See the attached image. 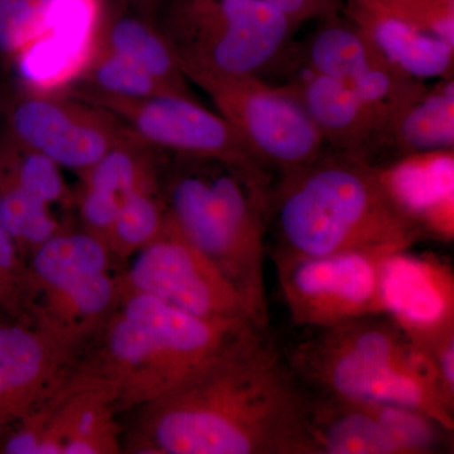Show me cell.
I'll return each mask as SVG.
<instances>
[{
    "label": "cell",
    "mask_w": 454,
    "mask_h": 454,
    "mask_svg": "<svg viewBox=\"0 0 454 454\" xmlns=\"http://www.w3.org/2000/svg\"><path fill=\"white\" fill-rule=\"evenodd\" d=\"M167 212L153 190H138L121 197V207L112 232L125 247H140L154 240L166 225Z\"/></svg>",
    "instance_id": "cell-26"
},
{
    "label": "cell",
    "mask_w": 454,
    "mask_h": 454,
    "mask_svg": "<svg viewBox=\"0 0 454 454\" xmlns=\"http://www.w3.org/2000/svg\"><path fill=\"white\" fill-rule=\"evenodd\" d=\"M62 293L77 312L97 315L109 306L113 297V283L103 271L74 283Z\"/></svg>",
    "instance_id": "cell-30"
},
{
    "label": "cell",
    "mask_w": 454,
    "mask_h": 454,
    "mask_svg": "<svg viewBox=\"0 0 454 454\" xmlns=\"http://www.w3.org/2000/svg\"><path fill=\"white\" fill-rule=\"evenodd\" d=\"M397 157L415 152L454 149V80H438L391 122L387 148Z\"/></svg>",
    "instance_id": "cell-19"
},
{
    "label": "cell",
    "mask_w": 454,
    "mask_h": 454,
    "mask_svg": "<svg viewBox=\"0 0 454 454\" xmlns=\"http://www.w3.org/2000/svg\"><path fill=\"white\" fill-rule=\"evenodd\" d=\"M121 207V197L85 184L80 197V210L86 225L98 234L112 232Z\"/></svg>",
    "instance_id": "cell-29"
},
{
    "label": "cell",
    "mask_w": 454,
    "mask_h": 454,
    "mask_svg": "<svg viewBox=\"0 0 454 454\" xmlns=\"http://www.w3.org/2000/svg\"><path fill=\"white\" fill-rule=\"evenodd\" d=\"M62 453L65 454H92L97 453V450L92 446L88 439L77 438L73 439L70 443L66 444L62 448Z\"/></svg>",
    "instance_id": "cell-36"
},
{
    "label": "cell",
    "mask_w": 454,
    "mask_h": 454,
    "mask_svg": "<svg viewBox=\"0 0 454 454\" xmlns=\"http://www.w3.org/2000/svg\"><path fill=\"white\" fill-rule=\"evenodd\" d=\"M307 330L284 352L306 389L408 406L452 432L454 400L432 360L385 313Z\"/></svg>",
    "instance_id": "cell-3"
},
{
    "label": "cell",
    "mask_w": 454,
    "mask_h": 454,
    "mask_svg": "<svg viewBox=\"0 0 454 454\" xmlns=\"http://www.w3.org/2000/svg\"><path fill=\"white\" fill-rule=\"evenodd\" d=\"M269 227L274 256L402 250L423 238L385 190L375 164L333 149L279 176L271 187Z\"/></svg>",
    "instance_id": "cell-2"
},
{
    "label": "cell",
    "mask_w": 454,
    "mask_h": 454,
    "mask_svg": "<svg viewBox=\"0 0 454 454\" xmlns=\"http://www.w3.org/2000/svg\"><path fill=\"white\" fill-rule=\"evenodd\" d=\"M104 0H0V67L22 89L61 91L91 52Z\"/></svg>",
    "instance_id": "cell-6"
},
{
    "label": "cell",
    "mask_w": 454,
    "mask_h": 454,
    "mask_svg": "<svg viewBox=\"0 0 454 454\" xmlns=\"http://www.w3.org/2000/svg\"><path fill=\"white\" fill-rule=\"evenodd\" d=\"M424 32L454 46V0H406Z\"/></svg>",
    "instance_id": "cell-28"
},
{
    "label": "cell",
    "mask_w": 454,
    "mask_h": 454,
    "mask_svg": "<svg viewBox=\"0 0 454 454\" xmlns=\"http://www.w3.org/2000/svg\"><path fill=\"white\" fill-rule=\"evenodd\" d=\"M167 216L243 295L268 328L264 279L271 176L262 167L176 155Z\"/></svg>",
    "instance_id": "cell-4"
},
{
    "label": "cell",
    "mask_w": 454,
    "mask_h": 454,
    "mask_svg": "<svg viewBox=\"0 0 454 454\" xmlns=\"http://www.w3.org/2000/svg\"><path fill=\"white\" fill-rule=\"evenodd\" d=\"M301 50L307 70L351 83L387 61L372 41L342 14L319 20Z\"/></svg>",
    "instance_id": "cell-18"
},
{
    "label": "cell",
    "mask_w": 454,
    "mask_h": 454,
    "mask_svg": "<svg viewBox=\"0 0 454 454\" xmlns=\"http://www.w3.org/2000/svg\"><path fill=\"white\" fill-rule=\"evenodd\" d=\"M158 23L188 82L262 77L283 61L298 29L264 0H163Z\"/></svg>",
    "instance_id": "cell-5"
},
{
    "label": "cell",
    "mask_w": 454,
    "mask_h": 454,
    "mask_svg": "<svg viewBox=\"0 0 454 454\" xmlns=\"http://www.w3.org/2000/svg\"><path fill=\"white\" fill-rule=\"evenodd\" d=\"M393 252L396 250L274 256L292 321L304 328H319L384 313L381 268Z\"/></svg>",
    "instance_id": "cell-9"
},
{
    "label": "cell",
    "mask_w": 454,
    "mask_h": 454,
    "mask_svg": "<svg viewBox=\"0 0 454 454\" xmlns=\"http://www.w3.org/2000/svg\"><path fill=\"white\" fill-rule=\"evenodd\" d=\"M380 295L385 315L423 351L454 331L453 270L433 254L390 253Z\"/></svg>",
    "instance_id": "cell-13"
},
{
    "label": "cell",
    "mask_w": 454,
    "mask_h": 454,
    "mask_svg": "<svg viewBox=\"0 0 454 454\" xmlns=\"http://www.w3.org/2000/svg\"><path fill=\"white\" fill-rule=\"evenodd\" d=\"M0 223L20 244L40 247L57 234L59 225L50 212V205L40 201L0 167Z\"/></svg>",
    "instance_id": "cell-25"
},
{
    "label": "cell",
    "mask_w": 454,
    "mask_h": 454,
    "mask_svg": "<svg viewBox=\"0 0 454 454\" xmlns=\"http://www.w3.org/2000/svg\"><path fill=\"white\" fill-rule=\"evenodd\" d=\"M110 349L114 356L122 363L139 365L143 363H155L162 369L168 391L177 387L172 372H170L162 352L157 343L139 325L129 319L122 318L114 325L109 339Z\"/></svg>",
    "instance_id": "cell-27"
},
{
    "label": "cell",
    "mask_w": 454,
    "mask_h": 454,
    "mask_svg": "<svg viewBox=\"0 0 454 454\" xmlns=\"http://www.w3.org/2000/svg\"><path fill=\"white\" fill-rule=\"evenodd\" d=\"M4 115L12 137L79 173L134 133L113 113L62 91L20 89Z\"/></svg>",
    "instance_id": "cell-10"
},
{
    "label": "cell",
    "mask_w": 454,
    "mask_h": 454,
    "mask_svg": "<svg viewBox=\"0 0 454 454\" xmlns=\"http://www.w3.org/2000/svg\"><path fill=\"white\" fill-rule=\"evenodd\" d=\"M95 423H97V417H95L94 411H86L82 413L77 420V433L80 437H88L91 434L94 430Z\"/></svg>",
    "instance_id": "cell-37"
},
{
    "label": "cell",
    "mask_w": 454,
    "mask_h": 454,
    "mask_svg": "<svg viewBox=\"0 0 454 454\" xmlns=\"http://www.w3.org/2000/svg\"><path fill=\"white\" fill-rule=\"evenodd\" d=\"M130 279L137 291L202 318L259 325L234 284L181 234L168 216L162 232L134 260Z\"/></svg>",
    "instance_id": "cell-12"
},
{
    "label": "cell",
    "mask_w": 454,
    "mask_h": 454,
    "mask_svg": "<svg viewBox=\"0 0 454 454\" xmlns=\"http://www.w3.org/2000/svg\"><path fill=\"white\" fill-rule=\"evenodd\" d=\"M340 14L406 74L423 82L453 77L454 46L424 32L406 0H342Z\"/></svg>",
    "instance_id": "cell-14"
},
{
    "label": "cell",
    "mask_w": 454,
    "mask_h": 454,
    "mask_svg": "<svg viewBox=\"0 0 454 454\" xmlns=\"http://www.w3.org/2000/svg\"><path fill=\"white\" fill-rule=\"evenodd\" d=\"M293 25L300 27L307 20H324L339 16L342 0H264Z\"/></svg>",
    "instance_id": "cell-31"
},
{
    "label": "cell",
    "mask_w": 454,
    "mask_h": 454,
    "mask_svg": "<svg viewBox=\"0 0 454 454\" xmlns=\"http://www.w3.org/2000/svg\"><path fill=\"white\" fill-rule=\"evenodd\" d=\"M43 358L41 342L31 333L16 325L0 327V422L40 376Z\"/></svg>",
    "instance_id": "cell-23"
},
{
    "label": "cell",
    "mask_w": 454,
    "mask_h": 454,
    "mask_svg": "<svg viewBox=\"0 0 454 454\" xmlns=\"http://www.w3.org/2000/svg\"><path fill=\"white\" fill-rule=\"evenodd\" d=\"M253 325L168 391L154 442L168 454H306L307 390Z\"/></svg>",
    "instance_id": "cell-1"
},
{
    "label": "cell",
    "mask_w": 454,
    "mask_h": 454,
    "mask_svg": "<svg viewBox=\"0 0 454 454\" xmlns=\"http://www.w3.org/2000/svg\"><path fill=\"white\" fill-rule=\"evenodd\" d=\"M17 264V244L0 223V289L5 288Z\"/></svg>",
    "instance_id": "cell-34"
},
{
    "label": "cell",
    "mask_w": 454,
    "mask_h": 454,
    "mask_svg": "<svg viewBox=\"0 0 454 454\" xmlns=\"http://www.w3.org/2000/svg\"><path fill=\"white\" fill-rule=\"evenodd\" d=\"M217 112L265 169L286 175L325 151L324 137L291 83L271 85L259 76H195Z\"/></svg>",
    "instance_id": "cell-7"
},
{
    "label": "cell",
    "mask_w": 454,
    "mask_h": 454,
    "mask_svg": "<svg viewBox=\"0 0 454 454\" xmlns=\"http://www.w3.org/2000/svg\"><path fill=\"white\" fill-rule=\"evenodd\" d=\"M70 86L118 98L182 97L129 59L98 44H92L88 59L66 88Z\"/></svg>",
    "instance_id": "cell-21"
},
{
    "label": "cell",
    "mask_w": 454,
    "mask_h": 454,
    "mask_svg": "<svg viewBox=\"0 0 454 454\" xmlns=\"http://www.w3.org/2000/svg\"><path fill=\"white\" fill-rule=\"evenodd\" d=\"M157 151L133 133L110 148L100 160L83 170V181L90 187L122 197L133 191L153 190L157 173Z\"/></svg>",
    "instance_id": "cell-22"
},
{
    "label": "cell",
    "mask_w": 454,
    "mask_h": 454,
    "mask_svg": "<svg viewBox=\"0 0 454 454\" xmlns=\"http://www.w3.org/2000/svg\"><path fill=\"white\" fill-rule=\"evenodd\" d=\"M3 452L7 454H57L62 448L52 442H41L32 430L23 429L5 439Z\"/></svg>",
    "instance_id": "cell-33"
},
{
    "label": "cell",
    "mask_w": 454,
    "mask_h": 454,
    "mask_svg": "<svg viewBox=\"0 0 454 454\" xmlns=\"http://www.w3.org/2000/svg\"><path fill=\"white\" fill-rule=\"evenodd\" d=\"M107 253L94 235L55 234L35 250V274L64 292L68 286L106 271Z\"/></svg>",
    "instance_id": "cell-20"
},
{
    "label": "cell",
    "mask_w": 454,
    "mask_h": 454,
    "mask_svg": "<svg viewBox=\"0 0 454 454\" xmlns=\"http://www.w3.org/2000/svg\"><path fill=\"white\" fill-rule=\"evenodd\" d=\"M64 92L113 113L154 148L184 157L264 168L234 127L196 98L178 95L118 98L71 86Z\"/></svg>",
    "instance_id": "cell-11"
},
{
    "label": "cell",
    "mask_w": 454,
    "mask_h": 454,
    "mask_svg": "<svg viewBox=\"0 0 454 454\" xmlns=\"http://www.w3.org/2000/svg\"><path fill=\"white\" fill-rule=\"evenodd\" d=\"M94 44L129 59L182 97L196 98L160 23L121 3L104 0Z\"/></svg>",
    "instance_id": "cell-17"
},
{
    "label": "cell",
    "mask_w": 454,
    "mask_h": 454,
    "mask_svg": "<svg viewBox=\"0 0 454 454\" xmlns=\"http://www.w3.org/2000/svg\"><path fill=\"white\" fill-rule=\"evenodd\" d=\"M376 167L385 190L423 236L453 240L454 149L415 152Z\"/></svg>",
    "instance_id": "cell-15"
},
{
    "label": "cell",
    "mask_w": 454,
    "mask_h": 454,
    "mask_svg": "<svg viewBox=\"0 0 454 454\" xmlns=\"http://www.w3.org/2000/svg\"><path fill=\"white\" fill-rule=\"evenodd\" d=\"M0 167L29 195L47 205L67 197L61 167L7 130L0 133Z\"/></svg>",
    "instance_id": "cell-24"
},
{
    "label": "cell",
    "mask_w": 454,
    "mask_h": 454,
    "mask_svg": "<svg viewBox=\"0 0 454 454\" xmlns=\"http://www.w3.org/2000/svg\"><path fill=\"white\" fill-rule=\"evenodd\" d=\"M426 352L434 365L442 387L454 400V331L433 343Z\"/></svg>",
    "instance_id": "cell-32"
},
{
    "label": "cell",
    "mask_w": 454,
    "mask_h": 454,
    "mask_svg": "<svg viewBox=\"0 0 454 454\" xmlns=\"http://www.w3.org/2000/svg\"><path fill=\"white\" fill-rule=\"evenodd\" d=\"M325 146L372 163L385 148V129L346 83L307 70L291 82Z\"/></svg>",
    "instance_id": "cell-16"
},
{
    "label": "cell",
    "mask_w": 454,
    "mask_h": 454,
    "mask_svg": "<svg viewBox=\"0 0 454 454\" xmlns=\"http://www.w3.org/2000/svg\"><path fill=\"white\" fill-rule=\"evenodd\" d=\"M121 3L125 7L137 12L140 16L146 20L160 22V9H162L163 0H116Z\"/></svg>",
    "instance_id": "cell-35"
},
{
    "label": "cell",
    "mask_w": 454,
    "mask_h": 454,
    "mask_svg": "<svg viewBox=\"0 0 454 454\" xmlns=\"http://www.w3.org/2000/svg\"><path fill=\"white\" fill-rule=\"evenodd\" d=\"M444 433L450 432L408 406L307 390L306 454H428Z\"/></svg>",
    "instance_id": "cell-8"
}]
</instances>
